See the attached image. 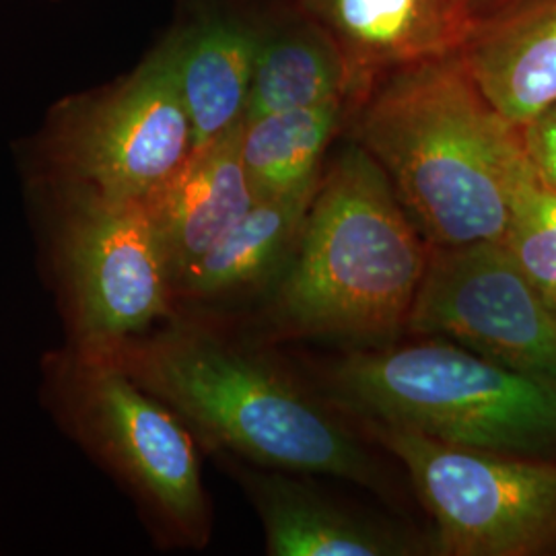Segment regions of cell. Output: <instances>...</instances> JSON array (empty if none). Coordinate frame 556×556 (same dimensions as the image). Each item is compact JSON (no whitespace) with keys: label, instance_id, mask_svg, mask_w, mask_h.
<instances>
[{"label":"cell","instance_id":"6da1fadb","mask_svg":"<svg viewBox=\"0 0 556 556\" xmlns=\"http://www.w3.org/2000/svg\"><path fill=\"white\" fill-rule=\"evenodd\" d=\"M103 357L165 402L217 456L303 477L344 478L371 491L388 486L378 459L337 413L256 340H239L178 307Z\"/></svg>","mask_w":556,"mask_h":556},{"label":"cell","instance_id":"7a4b0ae2","mask_svg":"<svg viewBox=\"0 0 556 556\" xmlns=\"http://www.w3.org/2000/svg\"><path fill=\"white\" fill-rule=\"evenodd\" d=\"M353 135L390 179L431 248L501 241L532 169L521 128L484 100L454 56L379 77L357 100Z\"/></svg>","mask_w":556,"mask_h":556},{"label":"cell","instance_id":"3957f363","mask_svg":"<svg viewBox=\"0 0 556 556\" xmlns=\"http://www.w3.org/2000/svg\"><path fill=\"white\" fill-rule=\"evenodd\" d=\"M427 256L390 179L355 142L321 172L258 328L270 340H390L406 330Z\"/></svg>","mask_w":556,"mask_h":556},{"label":"cell","instance_id":"277c9868","mask_svg":"<svg viewBox=\"0 0 556 556\" xmlns=\"http://www.w3.org/2000/svg\"><path fill=\"white\" fill-rule=\"evenodd\" d=\"M342 413L511 456H556V379L431 338L358 351L324 369Z\"/></svg>","mask_w":556,"mask_h":556},{"label":"cell","instance_id":"5b68a950","mask_svg":"<svg viewBox=\"0 0 556 556\" xmlns=\"http://www.w3.org/2000/svg\"><path fill=\"white\" fill-rule=\"evenodd\" d=\"M41 397L62 431L139 505L161 544L202 551L213 516L197 439L112 358L64 346L41 361Z\"/></svg>","mask_w":556,"mask_h":556},{"label":"cell","instance_id":"8992f818","mask_svg":"<svg viewBox=\"0 0 556 556\" xmlns=\"http://www.w3.org/2000/svg\"><path fill=\"white\" fill-rule=\"evenodd\" d=\"M38 190L46 202V256L68 330L66 346L105 355L178 309L172 270L142 202Z\"/></svg>","mask_w":556,"mask_h":556},{"label":"cell","instance_id":"52a82bcc","mask_svg":"<svg viewBox=\"0 0 556 556\" xmlns=\"http://www.w3.org/2000/svg\"><path fill=\"white\" fill-rule=\"evenodd\" d=\"M194 149L163 46L96 91L62 100L38 144V188L144 202Z\"/></svg>","mask_w":556,"mask_h":556},{"label":"cell","instance_id":"ba28073f","mask_svg":"<svg viewBox=\"0 0 556 556\" xmlns=\"http://www.w3.org/2000/svg\"><path fill=\"white\" fill-rule=\"evenodd\" d=\"M406 466L454 556H523L556 542V462L464 447L413 429L361 420Z\"/></svg>","mask_w":556,"mask_h":556},{"label":"cell","instance_id":"9c48e42d","mask_svg":"<svg viewBox=\"0 0 556 556\" xmlns=\"http://www.w3.org/2000/svg\"><path fill=\"white\" fill-rule=\"evenodd\" d=\"M406 330L556 379V312L503 241L431 248Z\"/></svg>","mask_w":556,"mask_h":556},{"label":"cell","instance_id":"30bf717a","mask_svg":"<svg viewBox=\"0 0 556 556\" xmlns=\"http://www.w3.org/2000/svg\"><path fill=\"white\" fill-rule=\"evenodd\" d=\"M256 509L273 556H410L422 544L390 521L358 514L295 475L219 456Z\"/></svg>","mask_w":556,"mask_h":556},{"label":"cell","instance_id":"8fae6325","mask_svg":"<svg viewBox=\"0 0 556 556\" xmlns=\"http://www.w3.org/2000/svg\"><path fill=\"white\" fill-rule=\"evenodd\" d=\"M344 59L353 101L379 77L454 56L472 21L459 0H303Z\"/></svg>","mask_w":556,"mask_h":556},{"label":"cell","instance_id":"7c38bea8","mask_svg":"<svg viewBox=\"0 0 556 556\" xmlns=\"http://www.w3.org/2000/svg\"><path fill=\"white\" fill-rule=\"evenodd\" d=\"M456 54L484 100L526 126L556 103V0H517L477 21Z\"/></svg>","mask_w":556,"mask_h":556},{"label":"cell","instance_id":"4fadbf2b","mask_svg":"<svg viewBox=\"0 0 556 556\" xmlns=\"http://www.w3.org/2000/svg\"><path fill=\"white\" fill-rule=\"evenodd\" d=\"M241 122L217 139L194 147L174 176L142 202L174 282L256 200L239 153Z\"/></svg>","mask_w":556,"mask_h":556},{"label":"cell","instance_id":"5bb4252c","mask_svg":"<svg viewBox=\"0 0 556 556\" xmlns=\"http://www.w3.org/2000/svg\"><path fill=\"white\" fill-rule=\"evenodd\" d=\"M262 29L238 20H202L161 41L194 130V147L238 126Z\"/></svg>","mask_w":556,"mask_h":556},{"label":"cell","instance_id":"9a60e30c","mask_svg":"<svg viewBox=\"0 0 556 556\" xmlns=\"http://www.w3.org/2000/svg\"><path fill=\"white\" fill-rule=\"evenodd\" d=\"M314 192L254 200L245 215L179 275L174 282L176 307L213 305L268 289L295 248Z\"/></svg>","mask_w":556,"mask_h":556},{"label":"cell","instance_id":"2e32d148","mask_svg":"<svg viewBox=\"0 0 556 556\" xmlns=\"http://www.w3.org/2000/svg\"><path fill=\"white\" fill-rule=\"evenodd\" d=\"M353 101L344 59L328 31L307 21L262 29L248 91L245 116Z\"/></svg>","mask_w":556,"mask_h":556},{"label":"cell","instance_id":"e0dca14e","mask_svg":"<svg viewBox=\"0 0 556 556\" xmlns=\"http://www.w3.org/2000/svg\"><path fill=\"white\" fill-rule=\"evenodd\" d=\"M349 101H326L243 118L239 153L256 199L309 194L318 188L321 160L344 119Z\"/></svg>","mask_w":556,"mask_h":556},{"label":"cell","instance_id":"ac0fdd59","mask_svg":"<svg viewBox=\"0 0 556 556\" xmlns=\"http://www.w3.org/2000/svg\"><path fill=\"white\" fill-rule=\"evenodd\" d=\"M501 241L546 299L556 298V190L534 165L517 184Z\"/></svg>","mask_w":556,"mask_h":556},{"label":"cell","instance_id":"d6986e66","mask_svg":"<svg viewBox=\"0 0 556 556\" xmlns=\"http://www.w3.org/2000/svg\"><path fill=\"white\" fill-rule=\"evenodd\" d=\"M521 139L538 176L556 190V103L521 126Z\"/></svg>","mask_w":556,"mask_h":556},{"label":"cell","instance_id":"ffe728a7","mask_svg":"<svg viewBox=\"0 0 556 556\" xmlns=\"http://www.w3.org/2000/svg\"><path fill=\"white\" fill-rule=\"evenodd\" d=\"M517 0H459V4L464 7L468 20L472 21V25L477 21L486 20L491 15L498 13L501 9L514 4Z\"/></svg>","mask_w":556,"mask_h":556},{"label":"cell","instance_id":"44dd1931","mask_svg":"<svg viewBox=\"0 0 556 556\" xmlns=\"http://www.w3.org/2000/svg\"><path fill=\"white\" fill-rule=\"evenodd\" d=\"M551 303H553V307H555V312H556V298L551 299Z\"/></svg>","mask_w":556,"mask_h":556}]
</instances>
